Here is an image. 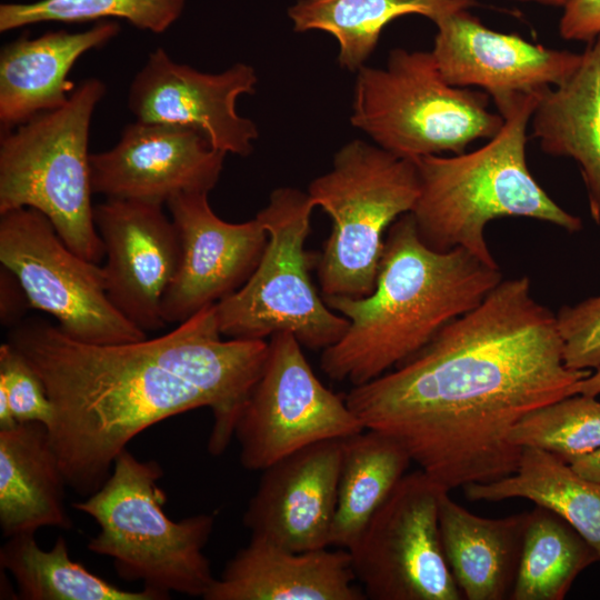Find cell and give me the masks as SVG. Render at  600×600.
Wrapping results in <instances>:
<instances>
[{
  "label": "cell",
  "mask_w": 600,
  "mask_h": 600,
  "mask_svg": "<svg viewBox=\"0 0 600 600\" xmlns=\"http://www.w3.org/2000/svg\"><path fill=\"white\" fill-rule=\"evenodd\" d=\"M591 370L566 366L556 314L528 277L502 279L472 310L410 359L346 401L366 429L398 441L447 490L514 472L511 429L529 412L576 394Z\"/></svg>",
  "instance_id": "cell-1"
},
{
  "label": "cell",
  "mask_w": 600,
  "mask_h": 600,
  "mask_svg": "<svg viewBox=\"0 0 600 600\" xmlns=\"http://www.w3.org/2000/svg\"><path fill=\"white\" fill-rule=\"evenodd\" d=\"M222 337L211 304L151 339L87 343L32 318L11 328L7 342L42 379L61 469L68 487L87 498L106 482L134 437L170 417L210 409L208 451H226L269 343Z\"/></svg>",
  "instance_id": "cell-2"
},
{
  "label": "cell",
  "mask_w": 600,
  "mask_h": 600,
  "mask_svg": "<svg viewBox=\"0 0 600 600\" xmlns=\"http://www.w3.org/2000/svg\"><path fill=\"white\" fill-rule=\"evenodd\" d=\"M502 279L499 266H489L462 248H430L411 213L401 216L386 236L372 292L358 299L324 298L349 320V327L322 350V371L353 387L380 377L476 308Z\"/></svg>",
  "instance_id": "cell-3"
},
{
  "label": "cell",
  "mask_w": 600,
  "mask_h": 600,
  "mask_svg": "<svg viewBox=\"0 0 600 600\" xmlns=\"http://www.w3.org/2000/svg\"><path fill=\"white\" fill-rule=\"evenodd\" d=\"M540 94L493 99L503 124L481 148L413 159L420 193L410 213L427 246L438 251L462 248L484 263L498 266L484 237L487 224L494 219L530 218L568 232L582 228L581 219L556 203L528 169L527 132Z\"/></svg>",
  "instance_id": "cell-4"
},
{
  "label": "cell",
  "mask_w": 600,
  "mask_h": 600,
  "mask_svg": "<svg viewBox=\"0 0 600 600\" xmlns=\"http://www.w3.org/2000/svg\"><path fill=\"white\" fill-rule=\"evenodd\" d=\"M162 477L158 461L139 460L126 448L106 482L72 507L97 522L88 549L111 558L122 580L140 581L166 600L172 592L203 598L216 579L203 553L214 514L170 520L158 484Z\"/></svg>",
  "instance_id": "cell-5"
},
{
  "label": "cell",
  "mask_w": 600,
  "mask_h": 600,
  "mask_svg": "<svg viewBox=\"0 0 600 600\" xmlns=\"http://www.w3.org/2000/svg\"><path fill=\"white\" fill-rule=\"evenodd\" d=\"M106 84L88 78L60 108L3 130L0 139V213L32 208L43 213L66 244L99 263L104 257L91 203V118Z\"/></svg>",
  "instance_id": "cell-6"
},
{
  "label": "cell",
  "mask_w": 600,
  "mask_h": 600,
  "mask_svg": "<svg viewBox=\"0 0 600 600\" xmlns=\"http://www.w3.org/2000/svg\"><path fill=\"white\" fill-rule=\"evenodd\" d=\"M307 193L332 222L318 260L322 298L368 296L386 231L419 197L416 161L356 139L337 151L331 169L313 179Z\"/></svg>",
  "instance_id": "cell-7"
},
{
  "label": "cell",
  "mask_w": 600,
  "mask_h": 600,
  "mask_svg": "<svg viewBox=\"0 0 600 600\" xmlns=\"http://www.w3.org/2000/svg\"><path fill=\"white\" fill-rule=\"evenodd\" d=\"M489 94L449 84L431 51L394 48L384 68L362 66L353 90L351 124L402 158L464 152L503 124Z\"/></svg>",
  "instance_id": "cell-8"
},
{
  "label": "cell",
  "mask_w": 600,
  "mask_h": 600,
  "mask_svg": "<svg viewBox=\"0 0 600 600\" xmlns=\"http://www.w3.org/2000/svg\"><path fill=\"white\" fill-rule=\"evenodd\" d=\"M314 208L308 193L274 189L257 216L268 231L262 257L249 279L214 304L219 330L227 339L264 340L286 332L301 346L326 349L349 327L320 298L310 277L312 256L304 249Z\"/></svg>",
  "instance_id": "cell-9"
},
{
  "label": "cell",
  "mask_w": 600,
  "mask_h": 600,
  "mask_svg": "<svg viewBox=\"0 0 600 600\" xmlns=\"http://www.w3.org/2000/svg\"><path fill=\"white\" fill-rule=\"evenodd\" d=\"M0 262L19 280L30 307L53 317L67 336L93 344L147 338L109 300L102 267L72 251L40 211L0 213Z\"/></svg>",
  "instance_id": "cell-10"
},
{
  "label": "cell",
  "mask_w": 600,
  "mask_h": 600,
  "mask_svg": "<svg viewBox=\"0 0 600 600\" xmlns=\"http://www.w3.org/2000/svg\"><path fill=\"white\" fill-rule=\"evenodd\" d=\"M449 492L421 469L406 473L348 550L372 600H461L439 530Z\"/></svg>",
  "instance_id": "cell-11"
},
{
  "label": "cell",
  "mask_w": 600,
  "mask_h": 600,
  "mask_svg": "<svg viewBox=\"0 0 600 600\" xmlns=\"http://www.w3.org/2000/svg\"><path fill=\"white\" fill-rule=\"evenodd\" d=\"M268 343L262 372L234 428L243 468L262 471L303 447L366 429L346 398L316 377L292 334H273Z\"/></svg>",
  "instance_id": "cell-12"
},
{
  "label": "cell",
  "mask_w": 600,
  "mask_h": 600,
  "mask_svg": "<svg viewBox=\"0 0 600 600\" xmlns=\"http://www.w3.org/2000/svg\"><path fill=\"white\" fill-rule=\"evenodd\" d=\"M257 83L256 70L247 63L206 73L157 48L131 81L128 107L136 121L192 128L226 154L247 157L258 128L236 106L240 96L256 92Z\"/></svg>",
  "instance_id": "cell-13"
},
{
  "label": "cell",
  "mask_w": 600,
  "mask_h": 600,
  "mask_svg": "<svg viewBox=\"0 0 600 600\" xmlns=\"http://www.w3.org/2000/svg\"><path fill=\"white\" fill-rule=\"evenodd\" d=\"M179 239L176 273L162 300L167 323H181L237 291L257 268L268 242L262 220L230 223L208 193H182L167 203Z\"/></svg>",
  "instance_id": "cell-14"
},
{
  "label": "cell",
  "mask_w": 600,
  "mask_h": 600,
  "mask_svg": "<svg viewBox=\"0 0 600 600\" xmlns=\"http://www.w3.org/2000/svg\"><path fill=\"white\" fill-rule=\"evenodd\" d=\"M102 240L106 291L116 309L142 331L163 328L162 300L176 273L179 239L163 204L106 198L93 208Z\"/></svg>",
  "instance_id": "cell-15"
},
{
  "label": "cell",
  "mask_w": 600,
  "mask_h": 600,
  "mask_svg": "<svg viewBox=\"0 0 600 600\" xmlns=\"http://www.w3.org/2000/svg\"><path fill=\"white\" fill-rule=\"evenodd\" d=\"M224 157L196 129L136 121L111 149L90 153L92 192L159 204L182 193H209Z\"/></svg>",
  "instance_id": "cell-16"
},
{
  "label": "cell",
  "mask_w": 600,
  "mask_h": 600,
  "mask_svg": "<svg viewBox=\"0 0 600 600\" xmlns=\"http://www.w3.org/2000/svg\"><path fill=\"white\" fill-rule=\"evenodd\" d=\"M434 24L431 53L443 79L454 87H479L492 100L559 86L581 60V53L489 29L469 9L450 12Z\"/></svg>",
  "instance_id": "cell-17"
},
{
  "label": "cell",
  "mask_w": 600,
  "mask_h": 600,
  "mask_svg": "<svg viewBox=\"0 0 600 600\" xmlns=\"http://www.w3.org/2000/svg\"><path fill=\"white\" fill-rule=\"evenodd\" d=\"M342 439L303 447L262 470L243 513L257 538L291 551L330 546Z\"/></svg>",
  "instance_id": "cell-18"
},
{
  "label": "cell",
  "mask_w": 600,
  "mask_h": 600,
  "mask_svg": "<svg viewBox=\"0 0 600 600\" xmlns=\"http://www.w3.org/2000/svg\"><path fill=\"white\" fill-rule=\"evenodd\" d=\"M350 552L291 551L251 538L226 564L206 600H364Z\"/></svg>",
  "instance_id": "cell-19"
},
{
  "label": "cell",
  "mask_w": 600,
  "mask_h": 600,
  "mask_svg": "<svg viewBox=\"0 0 600 600\" xmlns=\"http://www.w3.org/2000/svg\"><path fill=\"white\" fill-rule=\"evenodd\" d=\"M120 32L116 22H98L81 32L50 31L20 37L0 52V123L12 129L70 98L68 74L86 52L100 49Z\"/></svg>",
  "instance_id": "cell-20"
},
{
  "label": "cell",
  "mask_w": 600,
  "mask_h": 600,
  "mask_svg": "<svg viewBox=\"0 0 600 600\" xmlns=\"http://www.w3.org/2000/svg\"><path fill=\"white\" fill-rule=\"evenodd\" d=\"M67 486L46 424L18 422L0 430V528L6 538L42 527L70 529Z\"/></svg>",
  "instance_id": "cell-21"
},
{
  "label": "cell",
  "mask_w": 600,
  "mask_h": 600,
  "mask_svg": "<svg viewBox=\"0 0 600 600\" xmlns=\"http://www.w3.org/2000/svg\"><path fill=\"white\" fill-rule=\"evenodd\" d=\"M528 513L483 518L453 501L449 492L442 496L439 507L441 543L463 599H510Z\"/></svg>",
  "instance_id": "cell-22"
},
{
  "label": "cell",
  "mask_w": 600,
  "mask_h": 600,
  "mask_svg": "<svg viewBox=\"0 0 600 600\" xmlns=\"http://www.w3.org/2000/svg\"><path fill=\"white\" fill-rule=\"evenodd\" d=\"M530 126L546 153L579 164L590 214L600 222V37L567 80L541 92Z\"/></svg>",
  "instance_id": "cell-23"
},
{
  "label": "cell",
  "mask_w": 600,
  "mask_h": 600,
  "mask_svg": "<svg viewBox=\"0 0 600 600\" xmlns=\"http://www.w3.org/2000/svg\"><path fill=\"white\" fill-rule=\"evenodd\" d=\"M471 501L531 500L571 524L600 554V483L542 449L524 447L513 473L463 487Z\"/></svg>",
  "instance_id": "cell-24"
},
{
  "label": "cell",
  "mask_w": 600,
  "mask_h": 600,
  "mask_svg": "<svg viewBox=\"0 0 600 600\" xmlns=\"http://www.w3.org/2000/svg\"><path fill=\"white\" fill-rule=\"evenodd\" d=\"M412 462L393 438L363 429L342 439L330 546L349 550Z\"/></svg>",
  "instance_id": "cell-25"
},
{
  "label": "cell",
  "mask_w": 600,
  "mask_h": 600,
  "mask_svg": "<svg viewBox=\"0 0 600 600\" xmlns=\"http://www.w3.org/2000/svg\"><path fill=\"white\" fill-rule=\"evenodd\" d=\"M477 0H298L288 9L297 32L323 31L339 44L338 61L350 71L364 66L384 27L408 14L433 23L443 16L470 9Z\"/></svg>",
  "instance_id": "cell-26"
},
{
  "label": "cell",
  "mask_w": 600,
  "mask_h": 600,
  "mask_svg": "<svg viewBox=\"0 0 600 600\" xmlns=\"http://www.w3.org/2000/svg\"><path fill=\"white\" fill-rule=\"evenodd\" d=\"M0 567L9 572L20 600H166L147 588L121 589L70 557L59 536L51 549L39 547L34 532L11 536L0 549Z\"/></svg>",
  "instance_id": "cell-27"
},
{
  "label": "cell",
  "mask_w": 600,
  "mask_h": 600,
  "mask_svg": "<svg viewBox=\"0 0 600 600\" xmlns=\"http://www.w3.org/2000/svg\"><path fill=\"white\" fill-rule=\"evenodd\" d=\"M599 552L564 519L536 506L528 513L518 573L510 599L562 600Z\"/></svg>",
  "instance_id": "cell-28"
},
{
  "label": "cell",
  "mask_w": 600,
  "mask_h": 600,
  "mask_svg": "<svg viewBox=\"0 0 600 600\" xmlns=\"http://www.w3.org/2000/svg\"><path fill=\"white\" fill-rule=\"evenodd\" d=\"M184 3L186 0H39L2 3L0 31L40 22L78 23L120 18L138 29L162 33L179 19Z\"/></svg>",
  "instance_id": "cell-29"
},
{
  "label": "cell",
  "mask_w": 600,
  "mask_h": 600,
  "mask_svg": "<svg viewBox=\"0 0 600 600\" xmlns=\"http://www.w3.org/2000/svg\"><path fill=\"white\" fill-rule=\"evenodd\" d=\"M509 441L554 453L567 462L600 448V401L573 394L526 414L510 431Z\"/></svg>",
  "instance_id": "cell-30"
},
{
  "label": "cell",
  "mask_w": 600,
  "mask_h": 600,
  "mask_svg": "<svg viewBox=\"0 0 600 600\" xmlns=\"http://www.w3.org/2000/svg\"><path fill=\"white\" fill-rule=\"evenodd\" d=\"M0 387L18 422H53V407L46 386L28 360L10 343L0 346Z\"/></svg>",
  "instance_id": "cell-31"
},
{
  "label": "cell",
  "mask_w": 600,
  "mask_h": 600,
  "mask_svg": "<svg viewBox=\"0 0 600 600\" xmlns=\"http://www.w3.org/2000/svg\"><path fill=\"white\" fill-rule=\"evenodd\" d=\"M556 319L566 366L574 370L600 367V294L562 307Z\"/></svg>",
  "instance_id": "cell-32"
},
{
  "label": "cell",
  "mask_w": 600,
  "mask_h": 600,
  "mask_svg": "<svg viewBox=\"0 0 600 600\" xmlns=\"http://www.w3.org/2000/svg\"><path fill=\"white\" fill-rule=\"evenodd\" d=\"M559 33L566 40L588 43L600 37V0H568Z\"/></svg>",
  "instance_id": "cell-33"
},
{
  "label": "cell",
  "mask_w": 600,
  "mask_h": 600,
  "mask_svg": "<svg viewBox=\"0 0 600 600\" xmlns=\"http://www.w3.org/2000/svg\"><path fill=\"white\" fill-rule=\"evenodd\" d=\"M31 308L24 290L16 276L1 266L0 270V320L2 326L13 328L23 320Z\"/></svg>",
  "instance_id": "cell-34"
},
{
  "label": "cell",
  "mask_w": 600,
  "mask_h": 600,
  "mask_svg": "<svg viewBox=\"0 0 600 600\" xmlns=\"http://www.w3.org/2000/svg\"><path fill=\"white\" fill-rule=\"evenodd\" d=\"M568 462L582 477L600 483V448Z\"/></svg>",
  "instance_id": "cell-35"
},
{
  "label": "cell",
  "mask_w": 600,
  "mask_h": 600,
  "mask_svg": "<svg viewBox=\"0 0 600 600\" xmlns=\"http://www.w3.org/2000/svg\"><path fill=\"white\" fill-rule=\"evenodd\" d=\"M576 394L591 397H598L600 394V367L578 383Z\"/></svg>",
  "instance_id": "cell-36"
},
{
  "label": "cell",
  "mask_w": 600,
  "mask_h": 600,
  "mask_svg": "<svg viewBox=\"0 0 600 600\" xmlns=\"http://www.w3.org/2000/svg\"><path fill=\"white\" fill-rule=\"evenodd\" d=\"M18 423L16 420L8 396L3 388L0 387V430H7L14 427Z\"/></svg>",
  "instance_id": "cell-37"
},
{
  "label": "cell",
  "mask_w": 600,
  "mask_h": 600,
  "mask_svg": "<svg viewBox=\"0 0 600 600\" xmlns=\"http://www.w3.org/2000/svg\"><path fill=\"white\" fill-rule=\"evenodd\" d=\"M519 1H532L548 6L563 7L568 0H519Z\"/></svg>",
  "instance_id": "cell-38"
}]
</instances>
